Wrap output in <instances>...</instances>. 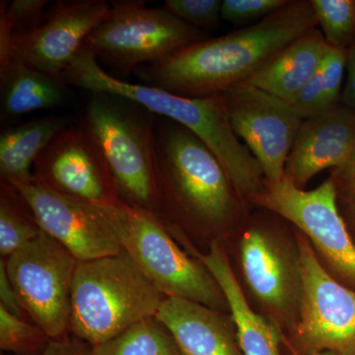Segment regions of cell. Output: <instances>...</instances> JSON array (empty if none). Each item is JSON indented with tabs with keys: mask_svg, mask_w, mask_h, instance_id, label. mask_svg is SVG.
Here are the masks:
<instances>
[{
	"mask_svg": "<svg viewBox=\"0 0 355 355\" xmlns=\"http://www.w3.org/2000/svg\"><path fill=\"white\" fill-rule=\"evenodd\" d=\"M10 183V182H8ZM29 205L42 231L77 261H92L123 251L114 202L92 203L53 190L36 178L11 182Z\"/></svg>",
	"mask_w": 355,
	"mask_h": 355,
	"instance_id": "9c48e42d",
	"label": "cell"
},
{
	"mask_svg": "<svg viewBox=\"0 0 355 355\" xmlns=\"http://www.w3.org/2000/svg\"><path fill=\"white\" fill-rule=\"evenodd\" d=\"M342 103L355 111V44L347 51V74L343 86Z\"/></svg>",
	"mask_w": 355,
	"mask_h": 355,
	"instance_id": "1f68e13d",
	"label": "cell"
},
{
	"mask_svg": "<svg viewBox=\"0 0 355 355\" xmlns=\"http://www.w3.org/2000/svg\"><path fill=\"white\" fill-rule=\"evenodd\" d=\"M161 118L155 125L156 209L181 221L224 227L246 200L202 140L176 121Z\"/></svg>",
	"mask_w": 355,
	"mask_h": 355,
	"instance_id": "3957f363",
	"label": "cell"
},
{
	"mask_svg": "<svg viewBox=\"0 0 355 355\" xmlns=\"http://www.w3.org/2000/svg\"><path fill=\"white\" fill-rule=\"evenodd\" d=\"M355 146V111L343 105L301 123L287 159L284 177L303 189L326 169L342 167Z\"/></svg>",
	"mask_w": 355,
	"mask_h": 355,
	"instance_id": "9a60e30c",
	"label": "cell"
},
{
	"mask_svg": "<svg viewBox=\"0 0 355 355\" xmlns=\"http://www.w3.org/2000/svg\"><path fill=\"white\" fill-rule=\"evenodd\" d=\"M156 116L123 96L92 93L83 121L101 148L123 202L153 214L157 205Z\"/></svg>",
	"mask_w": 355,
	"mask_h": 355,
	"instance_id": "5b68a950",
	"label": "cell"
},
{
	"mask_svg": "<svg viewBox=\"0 0 355 355\" xmlns=\"http://www.w3.org/2000/svg\"><path fill=\"white\" fill-rule=\"evenodd\" d=\"M245 277L252 291L266 304L284 310L291 298V279L282 254L261 229L253 226L241 239Z\"/></svg>",
	"mask_w": 355,
	"mask_h": 355,
	"instance_id": "ffe728a7",
	"label": "cell"
},
{
	"mask_svg": "<svg viewBox=\"0 0 355 355\" xmlns=\"http://www.w3.org/2000/svg\"><path fill=\"white\" fill-rule=\"evenodd\" d=\"M347 74V50L328 46L323 62L309 83L291 103L301 119L312 118L342 103Z\"/></svg>",
	"mask_w": 355,
	"mask_h": 355,
	"instance_id": "7402d4cb",
	"label": "cell"
},
{
	"mask_svg": "<svg viewBox=\"0 0 355 355\" xmlns=\"http://www.w3.org/2000/svg\"><path fill=\"white\" fill-rule=\"evenodd\" d=\"M70 123L69 116H48L2 132L0 137L2 181L11 183L31 179V169L40 153Z\"/></svg>",
	"mask_w": 355,
	"mask_h": 355,
	"instance_id": "44dd1931",
	"label": "cell"
},
{
	"mask_svg": "<svg viewBox=\"0 0 355 355\" xmlns=\"http://www.w3.org/2000/svg\"><path fill=\"white\" fill-rule=\"evenodd\" d=\"M77 261L44 231L6 260L7 275L23 309L51 340L64 338L70 327Z\"/></svg>",
	"mask_w": 355,
	"mask_h": 355,
	"instance_id": "ba28073f",
	"label": "cell"
},
{
	"mask_svg": "<svg viewBox=\"0 0 355 355\" xmlns=\"http://www.w3.org/2000/svg\"><path fill=\"white\" fill-rule=\"evenodd\" d=\"M350 202V205H349L350 216H352V217H354V220H355V202Z\"/></svg>",
	"mask_w": 355,
	"mask_h": 355,
	"instance_id": "d590c367",
	"label": "cell"
},
{
	"mask_svg": "<svg viewBox=\"0 0 355 355\" xmlns=\"http://www.w3.org/2000/svg\"><path fill=\"white\" fill-rule=\"evenodd\" d=\"M293 355H299L293 352ZM311 355H355V354H342V352H331V350H324V352H315Z\"/></svg>",
	"mask_w": 355,
	"mask_h": 355,
	"instance_id": "e575fe53",
	"label": "cell"
},
{
	"mask_svg": "<svg viewBox=\"0 0 355 355\" xmlns=\"http://www.w3.org/2000/svg\"><path fill=\"white\" fill-rule=\"evenodd\" d=\"M338 195L333 177L311 191L284 177L266 181L265 191L251 203L294 224L338 272L355 282V245L338 209Z\"/></svg>",
	"mask_w": 355,
	"mask_h": 355,
	"instance_id": "30bf717a",
	"label": "cell"
},
{
	"mask_svg": "<svg viewBox=\"0 0 355 355\" xmlns=\"http://www.w3.org/2000/svg\"><path fill=\"white\" fill-rule=\"evenodd\" d=\"M220 0H166L165 9L198 29L214 30L221 21Z\"/></svg>",
	"mask_w": 355,
	"mask_h": 355,
	"instance_id": "83f0119b",
	"label": "cell"
},
{
	"mask_svg": "<svg viewBox=\"0 0 355 355\" xmlns=\"http://www.w3.org/2000/svg\"><path fill=\"white\" fill-rule=\"evenodd\" d=\"M336 186L342 187L349 202H355V178L352 180H347V181L336 182Z\"/></svg>",
	"mask_w": 355,
	"mask_h": 355,
	"instance_id": "836d02e7",
	"label": "cell"
},
{
	"mask_svg": "<svg viewBox=\"0 0 355 355\" xmlns=\"http://www.w3.org/2000/svg\"><path fill=\"white\" fill-rule=\"evenodd\" d=\"M109 17L89 35L84 46L96 62L125 81L130 73L203 41L207 33L189 25L164 7L149 8L142 0L111 2Z\"/></svg>",
	"mask_w": 355,
	"mask_h": 355,
	"instance_id": "8992f818",
	"label": "cell"
},
{
	"mask_svg": "<svg viewBox=\"0 0 355 355\" xmlns=\"http://www.w3.org/2000/svg\"><path fill=\"white\" fill-rule=\"evenodd\" d=\"M33 168L37 180L69 197L92 203L120 200L104 154L83 123L58 132Z\"/></svg>",
	"mask_w": 355,
	"mask_h": 355,
	"instance_id": "5bb4252c",
	"label": "cell"
},
{
	"mask_svg": "<svg viewBox=\"0 0 355 355\" xmlns=\"http://www.w3.org/2000/svg\"><path fill=\"white\" fill-rule=\"evenodd\" d=\"M333 178L336 182L347 181L355 178V146L347 162L342 167L333 170Z\"/></svg>",
	"mask_w": 355,
	"mask_h": 355,
	"instance_id": "d6a6232c",
	"label": "cell"
},
{
	"mask_svg": "<svg viewBox=\"0 0 355 355\" xmlns=\"http://www.w3.org/2000/svg\"><path fill=\"white\" fill-rule=\"evenodd\" d=\"M291 0H223L221 19L236 26L253 25L288 6Z\"/></svg>",
	"mask_w": 355,
	"mask_h": 355,
	"instance_id": "f1b7e54d",
	"label": "cell"
},
{
	"mask_svg": "<svg viewBox=\"0 0 355 355\" xmlns=\"http://www.w3.org/2000/svg\"><path fill=\"white\" fill-rule=\"evenodd\" d=\"M318 27L333 48L349 50L355 44V0H311Z\"/></svg>",
	"mask_w": 355,
	"mask_h": 355,
	"instance_id": "484cf974",
	"label": "cell"
},
{
	"mask_svg": "<svg viewBox=\"0 0 355 355\" xmlns=\"http://www.w3.org/2000/svg\"><path fill=\"white\" fill-rule=\"evenodd\" d=\"M46 0H13L0 2V60L8 55L14 40L30 34L43 22Z\"/></svg>",
	"mask_w": 355,
	"mask_h": 355,
	"instance_id": "d4e9b609",
	"label": "cell"
},
{
	"mask_svg": "<svg viewBox=\"0 0 355 355\" xmlns=\"http://www.w3.org/2000/svg\"><path fill=\"white\" fill-rule=\"evenodd\" d=\"M67 85L91 93H111L137 102L156 116L176 121L202 140L223 166L242 198L251 202L266 188L260 163L233 132L220 94L187 98L116 78L96 62L83 46L65 69Z\"/></svg>",
	"mask_w": 355,
	"mask_h": 355,
	"instance_id": "7a4b0ae2",
	"label": "cell"
},
{
	"mask_svg": "<svg viewBox=\"0 0 355 355\" xmlns=\"http://www.w3.org/2000/svg\"><path fill=\"white\" fill-rule=\"evenodd\" d=\"M0 306L6 308L11 314L23 319L25 311L7 275L6 260L3 259L0 260Z\"/></svg>",
	"mask_w": 355,
	"mask_h": 355,
	"instance_id": "f546056e",
	"label": "cell"
},
{
	"mask_svg": "<svg viewBox=\"0 0 355 355\" xmlns=\"http://www.w3.org/2000/svg\"><path fill=\"white\" fill-rule=\"evenodd\" d=\"M198 259L211 273L225 296L242 354L282 355L279 331L273 324L257 314L248 304L220 243H212L209 253L198 254Z\"/></svg>",
	"mask_w": 355,
	"mask_h": 355,
	"instance_id": "e0dca14e",
	"label": "cell"
},
{
	"mask_svg": "<svg viewBox=\"0 0 355 355\" xmlns=\"http://www.w3.org/2000/svg\"><path fill=\"white\" fill-rule=\"evenodd\" d=\"M39 355H91V345L76 336H64L57 340H51L46 349Z\"/></svg>",
	"mask_w": 355,
	"mask_h": 355,
	"instance_id": "4dcf8cb0",
	"label": "cell"
},
{
	"mask_svg": "<svg viewBox=\"0 0 355 355\" xmlns=\"http://www.w3.org/2000/svg\"><path fill=\"white\" fill-rule=\"evenodd\" d=\"M50 340L38 326L0 306V349L16 354L39 355Z\"/></svg>",
	"mask_w": 355,
	"mask_h": 355,
	"instance_id": "4316f807",
	"label": "cell"
},
{
	"mask_svg": "<svg viewBox=\"0 0 355 355\" xmlns=\"http://www.w3.org/2000/svg\"><path fill=\"white\" fill-rule=\"evenodd\" d=\"M156 318L183 355H243L237 334L218 311L186 299L165 297Z\"/></svg>",
	"mask_w": 355,
	"mask_h": 355,
	"instance_id": "2e32d148",
	"label": "cell"
},
{
	"mask_svg": "<svg viewBox=\"0 0 355 355\" xmlns=\"http://www.w3.org/2000/svg\"><path fill=\"white\" fill-rule=\"evenodd\" d=\"M114 209L123 250L165 297L186 299L216 311L228 306L209 270L180 250L156 214L121 200Z\"/></svg>",
	"mask_w": 355,
	"mask_h": 355,
	"instance_id": "52a82bcc",
	"label": "cell"
},
{
	"mask_svg": "<svg viewBox=\"0 0 355 355\" xmlns=\"http://www.w3.org/2000/svg\"><path fill=\"white\" fill-rule=\"evenodd\" d=\"M0 202V254L8 258L42 230L34 216L26 214L22 207L24 198L8 182L2 181Z\"/></svg>",
	"mask_w": 355,
	"mask_h": 355,
	"instance_id": "cb8c5ba5",
	"label": "cell"
},
{
	"mask_svg": "<svg viewBox=\"0 0 355 355\" xmlns=\"http://www.w3.org/2000/svg\"><path fill=\"white\" fill-rule=\"evenodd\" d=\"M328 46L321 30H310L280 51L246 83L291 104L316 73Z\"/></svg>",
	"mask_w": 355,
	"mask_h": 355,
	"instance_id": "ac0fdd59",
	"label": "cell"
},
{
	"mask_svg": "<svg viewBox=\"0 0 355 355\" xmlns=\"http://www.w3.org/2000/svg\"><path fill=\"white\" fill-rule=\"evenodd\" d=\"M164 299L125 250L78 261L72 279L69 329L91 347L101 345L155 317Z\"/></svg>",
	"mask_w": 355,
	"mask_h": 355,
	"instance_id": "277c9868",
	"label": "cell"
},
{
	"mask_svg": "<svg viewBox=\"0 0 355 355\" xmlns=\"http://www.w3.org/2000/svg\"><path fill=\"white\" fill-rule=\"evenodd\" d=\"M91 355H183L164 324L155 317L133 324L108 342L91 347Z\"/></svg>",
	"mask_w": 355,
	"mask_h": 355,
	"instance_id": "603a6c76",
	"label": "cell"
},
{
	"mask_svg": "<svg viewBox=\"0 0 355 355\" xmlns=\"http://www.w3.org/2000/svg\"><path fill=\"white\" fill-rule=\"evenodd\" d=\"M298 273L302 291L300 343L315 352L355 354V292L338 284L319 263L312 248L299 240Z\"/></svg>",
	"mask_w": 355,
	"mask_h": 355,
	"instance_id": "7c38bea8",
	"label": "cell"
},
{
	"mask_svg": "<svg viewBox=\"0 0 355 355\" xmlns=\"http://www.w3.org/2000/svg\"><path fill=\"white\" fill-rule=\"evenodd\" d=\"M318 28L311 0H291L265 19L191 44L135 70L139 84L187 98H203L246 83L275 55Z\"/></svg>",
	"mask_w": 355,
	"mask_h": 355,
	"instance_id": "6da1fadb",
	"label": "cell"
},
{
	"mask_svg": "<svg viewBox=\"0 0 355 355\" xmlns=\"http://www.w3.org/2000/svg\"><path fill=\"white\" fill-rule=\"evenodd\" d=\"M111 8L106 0H58L46 9L36 30L14 40L0 62L14 58L64 80L65 69Z\"/></svg>",
	"mask_w": 355,
	"mask_h": 355,
	"instance_id": "4fadbf2b",
	"label": "cell"
},
{
	"mask_svg": "<svg viewBox=\"0 0 355 355\" xmlns=\"http://www.w3.org/2000/svg\"><path fill=\"white\" fill-rule=\"evenodd\" d=\"M67 84L19 60L0 62V114L12 121L40 110L60 108L69 101Z\"/></svg>",
	"mask_w": 355,
	"mask_h": 355,
	"instance_id": "d6986e66",
	"label": "cell"
},
{
	"mask_svg": "<svg viewBox=\"0 0 355 355\" xmlns=\"http://www.w3.org/2000/svg\"><path fill=\"white\" fill-rule=\"evenodd\" d=\"M220 96L233 132L260 163L266 181L284 179L303 119L291 103L252 84H237Z\"/></svg>",
	"mask_w": 355,
	"mask_h": 355,
	"instance_id": "8fae6325",
	"label": "cell"
}]
</instances>
